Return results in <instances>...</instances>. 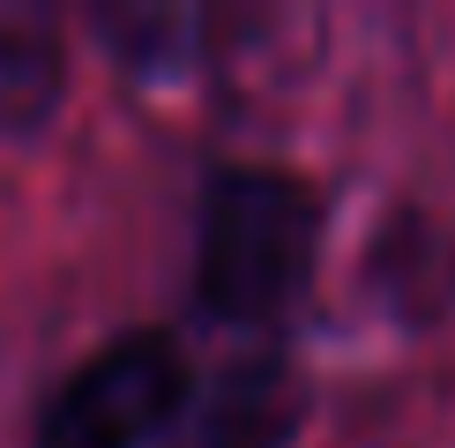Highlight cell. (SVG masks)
Returning <instances> with one entry per match:
<instances>
[{"mask_svg":"<svg viewBox=\"0 0 455 448\" xmlns=\"http://www.w3.org/2000/svg\"><path fill=\"white\" fill-rule=\"evenodd\" d=\"M321 261V195L283 164H217L195 210V299L210 322L276 329Z\"/></svg>","mask_w":455,"mask_h":448,"instance_id":"1","label":"cell"},{"mask_svg":"<svg viewBox=\"0 0 455 448\" xmlns=\"http://www.w3.org/2000/svg\"><path fill=\"white\" fill-rule=\"evenodd\" d=\"M210 15L202 8H172V0H120L98 8V37L112 45V60L135 75H187L210 52Z\"/></svg>","mask_w":455,"mask_h":448,"instance_id":"5","label":"cell"},{"mask_svg":"<svg viewBox=\"0 0 455 448\" xmlns=\"http://www.w3.org/2000/svg\"><path fill=\"white\" fill-rule=\"evenodd\" d=\"M68 98V52L45 15H0V135H37Z\"/></svg>","mask_w":455,"mask_h":448,"instance_id":"4","label":"cell"},{"mask_svg":"<svg viewBox=\"0 0 455 448\" xmlns=\"http://www.w3.org/2000/svg\"><path fill=\"white\" fill-rule=\"evenodd\" d=\"M187 388V351L164 329H120L52 388L37 411V448H149L172 434Z\"/></svg>","mask_w":455,"mask_h":448,"instance_id":"2","label":"cell"},{"mask_svg":"<svg viewBox=\"0 0 455 448\" xmlns=\"http://www.w3.org/2000/svg\"><path fill=\"white\" fill-rule=\"evenodd\" d=\"M299 426H307V373L291 366V351L254 344L187 388L157 448H291Z\"/></svg>","mask_w":455,"mask_h":448,"instance_id":"3","label":"cell"}]
</instances>
